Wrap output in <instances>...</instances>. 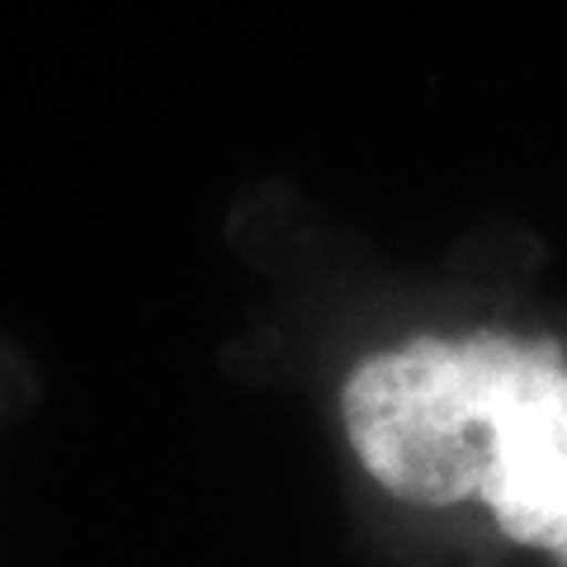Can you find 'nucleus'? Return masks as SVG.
Segmentation results:
<instances>
[{
  "label": "nucleus",
  "instance_id": "nucleus-1",
  "mask_svg": "<svg viewBox=\"0 0 567 567\" xmlns=\"http://www.w3.org/2000/svg\"><path fill=\"white\" fill-rule=\"evenodd\" d=\"M341 425L383 492L483 502L496 529L567 567V360L502 331L416 336L350 369Z\"/></svg>",
  "mask_w": 567,
  "mask_h": 567
}]
</instances>
